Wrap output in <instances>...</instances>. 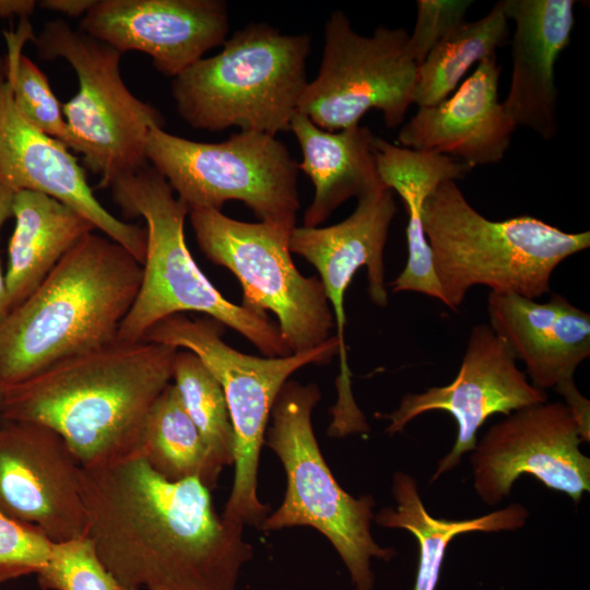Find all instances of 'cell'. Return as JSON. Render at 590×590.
I'll use <instances>...</instances> for the list:
<instances>
[{"label": "cell", "mask_w": 590, "mask_h": 590, "mask_svg": "<svg viewBox=\"0 0 590 590\" xmlns=\"http://www.w3.org/2000/svg\"><path fill=\"white\" fill-rule=\"evenodd\" d=\"M31 40L42 59L62 58L78 75L79 91L62 104V111L85 165L101 176L98 186L107 188L119 176L149 165L146 137L164 128L165 119L125 84L122 54L63 20L47 21Z\"/></svg>", "instance_id": "obj_10"}, {"label": "cell", "mask_w": 590, "mask_h": 590, "mask_svg": "<svg viewBox=\"0 0 590 590\" xmlns=\"http://www.w3.org/2000/svg\"><path fill=\"white\" fill-rule=\"evenodd\" d=\"M177 351L116 340L60 361L4 387L3 421L52 429L82 468L139 455L149 412L173 380Z\"/></svg>", "instance_id": "obj_2"}, {"label": "cell", "mask_w": 590, "mask_h": 590, "mask_svg": "<svg viewBox=\"0 0 590 590\" xmlns=\"http://www.w3.org/2000/svg\"><path fill=\"white\" fill-rule=\"evenodd\" d=\"M392 495L396 507H385L374 520L385 528L404 529L418 544V565L414 590H435L449 543L470 532L514 531L524 526L529 512L521 504H511L482 517L463 520L434 518L426 510L411 475L393 474Z\"/></svg>", "instance_id": "obj_25"}, {"label": "cell", "mask_w": 590, "mask_h": 590, "mask_svg": "<svg viewBox=\"0 0 590 590\" xmlns=\"http://www.w3.org/2000/svg\"><path fill=\"white\" fill-rule=\"evenodd\" d=\"M142 264L91 232L0 321V384L22 382L54 364L117 340L138 295Z\"/></svg>", "instance_id": "obj_3"}, {"label": "cell", "mask_w": 590, "mask_h": 590, "mask_svg": "<svg viewBox=\"0 0 590 590\" xmlns=\"http://www.w3.org/2000/svg\"><path fill=\"white\" fill-rule=\"evenodd\" d=\"M555 390L565 398L573 418L575 420L582 441L590 440V402L578 390L574 378L565 380L555 387Z\"/></svg>", "instance_id": "obj_33"}, {"label": "cell", "mask_w": 590, "mask_h": 590, "mask_svg": "<svg viewBox=\"0 0 590 590\" xmlns=\"http://www.w3.org/2000/svg\"><path fill=\"white\" fill-rule=\"evenodd\" d=\"M502 4L516 24L511 81L503 106L516 127L550 140L558 130L554 68L570 42L575 1L504 0Z\"/></svg>", "instance_id": "obj_20"}, {"label": "cell", "mask_w": 590, "mask_h": 590, "mask_svg": "<svg viewBox=\"0 0 590 590\" xmlns=\"http://www.w3.org/2000/svg\"><path fill=\"white\" fill-rule=\"evenodd\" d=\"M508 21L499 1L485 16L448 33L417 67L414 104L429 107L447 98L473 63L506 44Z\"/></svg>", "instance_id": "obj_27"}, {"label": "cell", "mask_w": 590, "mask_h": 590, "mask_svg": "<svg viewBox=\"0 0 590 590\" xmlns=\"http://www.w3.org/2000/svg\"><path fill=\"white\" fill-rule=\"evenodd\" d=\"M499 75L496 55L480 61L451 96L420 107L402 126L400 146L447 155L471 169L500 162L517 127L499 102Z\"/></svg>", "instance_id": "obj_19"}, {"label": "cell", "mask_w": 590, "mask_h": 590, "mask_svg": "<svg viewBox=\"0 0 590 590\" xmlns=\"http://www.w3.org/2000/svg\"><path fill=\"white\" fill-rule=\"evenodd\" d=\"M54 543L37 527L0 512V585L36 575L47 564Z\"/></svg>", "instance_id": "obj_31"}, {"label": "cell", "mask_w": 590, "mask_h": 590, "mask_svg": "<svg viewBox=\"0 0 590 590\" xmlns=\"http://www.w3.org/2000/svg\"><path fill=\"white\" fill-rule=\"evenodd\" d=\"M85 536L125 586L236 590L253 556L244 526L220 516L198 479L172 482L139 455L82 468Z\"/></svg>", "instance_id": "obj_1"}, {"label": "cell", "mask_w": 590, "mask_h": 590, "mask_svg": "<svg viewBox=\"0 0 590 590\" xmlns=\"http://www.w3.org/2000/svg\"><path fill=\"white\" fill-rule=\"evenodd\" d=\"M94 2L95 0H43L37 3L43 9L67 16H84Z\"/></svg>", "instance_id": "obj_35"}, {"label": "cell", "mask_w": 590, "mask_h": 590, "mask_svg": "<svg viewBox=\"0 0 590 590\" xmlns=\"http://www.w3.org/2000/svg\"><path fill=\"white\" fill-rule=\"evenodd\" d=\"M311 38L264 22L237 30L223 49L173 79L176 110L191 128L231 127L276 137L290 130L307 80Z\"/></svg>", "instance_id": "obj_6"}, {"label": "cell", "mask_w": 590, "mask_h": 590, "mask_svg": "<svg viewBox=\"0 0 590 590\" xmlns=\"http://www.w3.org/2000/svg\"><path fill=\"white\" fill-rule=\"evenodd\" d=\"M113 200L127 217H143L146 249L135 300L117 340L141 341L161 320L185 311L202 312L240 333L264 356L293 354L267 315L227 300L202 273L185 239L188 206L150 164L116 178Z\"/></svg>", "instance_id": "obj_5"}, {"label": "cell", "mask_w": 590, "mask_h": 590, "mask_svg": "<svg viewBox=\"0 0 590 590\" xmlns=\"http://www.w3.org/2000/svg\"><path fill=\"white\" fill-rule=\"evenodd\" d=\"M223 328L210 317L190 319L176 314L154 324L141 341L193 352L220 382L235 435L234 481L222 516L260 529L269 507L258 497V467L276 397L296 370L329 363L339 354L340 345L332 335L310 351L259 357L224 342Z\"/></svg>", "instance_id": "obj_8"}, {"label": "cell", "mask_w": 590, "mask_h": 590, "mask_svg": "<svg viewBox=\"0 0 590 590\" xmlns=\"http://www.w3.org/2000/svg\"><path fill=\"white\" fill-rule=\"evenodd\" d=\"M471 0H418L416 22L409 34L406 50L418 67L432 49L464 22Z\"/></svg>", "instance_id": "obj_32"}, {"label": "cell", "mask_w": 590, "mask_h": 590, "mask_svg": "<svg viewBox=\"0 0 590 590\" xmlns=\"http://www.w3.org/2000/svg\"><path fill=\"white\" fill-rule=\"evenodd\" d=\"M0 184L50 196L123 246L142 264L146 232L120 221L95 198L84 169L61 142L33 127L16 109L0 57Z\"/></svg>", "instance_id": "obj_18"}, {"label": "cell", "mask_w": 590, "mask_h": 590, "mask_svg": "<svg viewBox=\"0 0 590 590\" xmlns=\"http://www.w3.org/2000/svg\"><path fill=\"white\" fill-rule=\"evenodd\" d=\"M149 164L190 210L244 202L260 222L296 227L298 164L276 137L240 130L216 143L188 140L152 129Z\"/></svg>", "instance_id": "obj_9"}, {"label": "cell", "mask_w": 590, "mask_h": 590, "mask_svg": "<svg viewBox=\"0 0 590 590\" xmlns=\"http://www.w3.org/2000/svg\"><path fill=\"white\" fill-rule=\"evenodd\" d=\"M320 399L317 385L294 380H287L276 397L264 442L284 468L286 491L281 506L267 516L260 530L315 528L340 555L355 590H373L371 558L390 560L397 552L381 547L371 535L374 498L350 495L329 469L311 421Z\"/></svg>", "instance_id": "obj_7"}, {"label": "cell", "mask_w": 590, "mask_h": 590, "mask_svg": "<svg viewBox=\"0 0 590 590\" xmlns=\"http://www.w3.org/2000/svg\"><path fill=\"white\" fill-rule=\"evenodd\" d=\"M36 5L37 2L34 0H0V19L20 16L27 20Z\"/></svg>", "instance_id": "obj_36"}, {"label": "cell", "mask_w": 590, "mask_h": 590, "mask_svg": "<svg viewBox=\"0 0 590 590\" xmlns=\"http://www.w3.org/2000/svg\"><path fill=\"white\" fill-rule=\"evenodd\" d=\"M158 590H166V589H158Z\"/></svg>", "instance_id": "obj_38"}, {"label": "cell", "mask_w": 590, "mask_h": 590, "mask_svg": "<svg viewBox=\"0 0 590 590\" xmlns=\"http://www.w3.org/2000/svg\"><path fill=\"white\" fill-rule=\"evenodd\" d=\"M422 221L444 305L453 311L476 285L539 298L550 291L555 268L590 246L589 232L567 233L532 216L488 220L453 179L429 194Z\"/></svg>", "instance_id": "obj_4"}, {"label": "cell", "mask_w": 590, "mask_h": 590, "mask_svg": "<svg viewBox=\"0 0 590 590\" xmlns=\"http://www.w3.org/2000/svg\"><path fill=\"white\" fill-rule=\"evenodd\" d=\"M3 399H4V387L0 384V423H2V412H3Z\"/></svg>", "instance_id": "obj_37"}, {"label": "cell", "mask_w": 590, "mask_h": 590, "mask_svg": "<svg viewBox=\"0 0 590 590\" xmlns=\"http://www.w3.org/2000/svg\"><path fill=\"white\" fill-rule=\"evenodd\" d=\"M580 442L564 403L519 409L494 424L472 450L474 489L484 503L496 505L521 474H530L578 504L590 491V459L580 451Z\"/></svg>", "instance_id": "obj_14"}, {"label": "cell", "mask_w": 590, "mask_h": 590, "mask_svg": "<svg viewBox=\"0 0 590 590\" xmlns=\"http://www.w3.org/2000/svg\"><path fill=\"white\" fill-rule=\"evenodd\" d=\"M489 327L524 363L532 385L555 388L573 379L590 355V315L563 295L553 293L545 303L516 294L491 293Z\"/></svg>", "instance_id": "obj_21"}, {"label": "cell", "mask_w": 590, "mask_h": 590, "mask_svg": "<svg viewBox=\"0 0 590 590\" xmlns=\"http://www.w3.org/2000/svg\"><path fill=\"white\" fill-rule=\"evenodd\" d=\"M15 225L8 245L5 285L10 310L22 304L59 261L95 226L74 209L42 192H14Z\"/></svg>", "instance_id": "obj_24"}, {"label": "cell", "mask_w": 590, "mask_h": 590, "mask_svg": "<svg viewBox=\"0 0 590 590\" xmlns=\"http://www.w3.org/2000/svg\"><path fill=\"white\" fill-rule=\"evenodd\" d=\"M82 467L52 429L0 423V512L37 527L52 542L85 535Z\"/></svg>", "instance_id": "obj_16"}, {"label": "cell", "mask_w": 590, "mask_h": 590, "mask_svg": "<svg viewBox=\"0 0 590 590\" xmlns=\"http://www.w3.org/2000/svg\"><path fill=\"white\" fill-rule=\"evenodd\" d=\"M547 394L528 381L512 352L489 324L472 328L457 377L447 386L406 393L391 414L387 433L401 432L423 413L448 412L457 423L452 449L439 460L430 482L460 464L462 456L477 442L479 428L493 414L512 412L546 402Z\"/></svg>", "instance_id": "obj_15"}, {"label": "cell", "mask_w": 590, "mask_h": 590, "mask_svg": "<svg viewBox=\"0 0 590 590\" xmlns=\"http://www.w3.org/2000/svg\"><path fill=\"white\" fill-rule=\"evenodd\" d=\"M396 212L392 191L381 181L357 198L355 210L342 222L324 227L296 226L290 238L291 252L306 259L319 273L334 319V335L339 340L338 399L330 411V436L344 437L369 430L351 388L352 374L344 339V297L356 272L365 267L371 302L387 306L384 252Z\"/></svg>", "instance_id": "obj_13"}, {"label": "cell", "mask_w": 590, "mask_h": 590, "mask_svg": "<svg viewBox=\"0 0 590 590\" xmlns=\"http://www.w3.org/2000/svg\"><path fill=\"white\" fill-rule=\"evenodd\" d=\"M34 33L26 19L16 32H5V75L12 98L20 114L37 130L78 152V142L54 94L47 75L22 52Z\"/></svg>", "instance_id": "obj_29"}, {"label": "cell", "mask_w": 590, "mask_h": 590, "mask_svg": "<svg viewBox=\"0 0 590 590\" xmlns=\"http://www.w3.org/2000/svg\"><path fill=\"white\" fill-rule=\"evenodd\" d=\"M371 150L380 180L400 196L409 216L408 261L390 283L392 292H416L444 304L424 234L423 208L440 182L462 178L471 168L450 156L406 149L377 137L373 140Z\"/></svg>", "instance_id": "obj_22"}, {"label": "cell", "mask_w": 590, "mask_h": 590, "mask_svg": "<svg viewBox=\"0 0 590 590\" xmlns=\"http://www.w3.org/2000/svg\"><path fill=\"white\" fill-rule=\"evenodd\" d=\"M14 191L0 184V231L4 223L12 216V203ZM10 311L8 292L5 285V274L0 262V321Z\"/></svg>", "instance_id": "obj_34"}, {"label": "cell", "mask_w": 590, "mask_h": 590, "mask_svg": "<svg viewBox=\"0 0 590 590\" xmlns=\"http://www.w3.org/2000/svg\"><path fill=\"white\" fill-rule=\"evenodd\" d=\"M36 579L42 590H139L121 583L105 567L85 535L54 543Z\"/></svg>", "instance_id": "obj_30"}, {"label": "cell", "mask_w": 590, "mask_h": 590, "mask_svg": "<svg viewBox=\"0 0 590 590\" xmlns=\"http://www.w3.org/2000/svg\"><path fill=\"white\" fill-rule=\"evenodd\" d=\"M290 130L300 151L302 169L311 180L315 194L304 216V226L317 227L350 198H358L381 182L371 144L375 135L359 125L327 131L297 113Z\"/></svg>", "instance_id": "obj_23"}, {"label": "cell", "mask_w": 590, "mask_h": 590, "mask_svg": "<svg viewBox=\"0 0 590 590\" xmlns=\"http://www.w3.org/2000/svg\"><path fill=\"white\" fill-rule=\"evenodd\" d=\"M408 38L405 28L382 25L361 35L343 11L332 12L318 73L307 83L298 113L327 131L357 126L371 109L381 111L387 128L400 126L414 103L417 74Z\"/></svg>", "instance_id": "obj_12"}, {"label": "cell", "mask_w": 590, "mask_h": 590, "mask_svg": "<svg viewBox=\"0 0 590 590\" xmlns=\"http://www.w3.org/2000/svg\"><path fill=\"white\" fill-rule=\"evenodd\" d=\"M189 216L204 256L237 278L245 308L278 318L293 354L316 349L333 335L334 319L321 281L304 276L293 262L294 228L243 222L215 209L190 210Z\"/></svg>", "instance_id": "obj_11"}, {"label": "cell", "mask_w": 590, "mask_h": 590, "mask_svg": "<svg viewBox=\"0 0 590 590\" xmlns=\"http://www.w3.org/2000/svg\"><path fill=\"white\" fill-rule=\"evenodd\" d=\"M181 404L199 430L213 459L232 465L235 435L223 389L200 357L189 350L177 351L173 373Z\"/></svg>", "instance_id": "obj_28"}, {"label": "cell", "mask_w": 590, "mask_h": 590, "mask_svg": "<svg viewBox=\"0 0 590 590\" xmlns=\"http://www.w3.org/2000/svg\"><path fill=\"white\" fill-rule=\"evenodd\" d=\"M79 30L121 54L149 55L174 79L224 44L229 15L223 0H95Z\"/></svg>", "instance_id": "obj_17"}, {"label": "cell", "mask_w": 590, "mask_h": 590, "mask_svg": "<svg viewBox=\"0 0 590 590\" xmlns=\"http://www.w3.org/2000/svg\"><path fill=\"white\" fill-rule=\"evenodd\" d=\"M146 463L164 479H198L210 491L221 468L186 413L174 384L165 387L146 417L139 448Z\"/></svg>", "instance_id": "obj_26"}]
</instances>
